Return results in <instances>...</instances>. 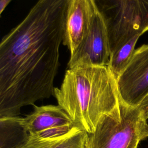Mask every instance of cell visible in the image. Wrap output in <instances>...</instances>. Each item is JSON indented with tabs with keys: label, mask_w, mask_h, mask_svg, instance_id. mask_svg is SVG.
Masks as SVG:
<instances>
[{
	"label": "cell",
	"mask_w": 148,
	"mask_h": 148,
	"mask_svg": "<svg viewBox=\"0 0 148 148\" xmlns=\"http://www.w3.org/2000/svg\"><path fill=\"white\" fill-rule=\"evenodd\" d=\"M11 0H1L0 1V14H1Z\"/></svg>",
	"instance_id": "12"
},
{
	"label": "cell",
	"mask_w": 148,
	"mask_h": 148,
	"mask_svg": "<svg viewBox=\"0 0 148 148\" xmlns=\"http://www.w3.org/2000/svg\"><path fill=\"white\" fill-rule=\"evenodd\" d=\"M98 6L94 0H68L62 44L73 55L86 38Z\"/></svg>",
	"instance_id": "7"
},
{
	"label": "cell",
	"mask_w": 148,
	"mask_h": 148,
	"mask_svg": "<svg viewBox=\"0 0 148 148\" xmlns=\"http://www.w3.org/2000/svg\"><path fill=\"white\" fill-rule=\"evenodd\" d=\"M54 96L73 123L87 134L99 120L119 107L117 79L108 66L78 65L65 72Z\"/></svg>",
	"instance_id": "2"
},
{
	"label": "cell",
	"mask_w": 148,
	"mask_h": 148,
	"mask_svg": "<svg viewBox=\"0 0 148 148\" xmlns=\"http://www.w3.org/2000/svg\"><path fill=\"white\" fill-rule=\"evenodd\" d=\"M139 37V36L134 37L110 56L108 66L111 69L116 79L121 75L131 60L135 50V45Z\"/></svg>",
	"instance_id": "10"
},
{
	"label": "cell",
	"mask_w": 148,
	"mask_h": 148,
	"mask_svg": "<svg viewBox=\"0 0 148 148\" xmlns=\"http://www.w3.org/2000/svg\"><path fill=\"white\" fill-rule=\"evenodd\" d=\"M68 0H39L0 43V117L54 95Z\"/></svg>",
	"instance_id": "1"
},
{
	"label": "cell",
	"mask_w": 148,
	"mask_h": 148,
	"mask_svg": "<svg viewBox=\"0 0 148 148\" xmlns=\"http://www.w3.org/2000/svg\"><path fill=\"white\" fill-rule=\"evenodd\" d=\"M23 125L28 134L53 127L74 124L67 113L58 105H34V111L22 118Z\"/></svg>",
	"instance_id": "8"
},
{
	"label": "cell",
	"mask_w": 148,
	"mask_h": 148,
	"mask_svg": "<svg viewBox=\"0 0 148 148\" xmlns=\"http://www.w3.org/2000/svg\"><path fill=\"white\" fill-rule=\"evenodd\" d=\"M110 50L106 24L98 7L90 29L76 52L71 56L69 68L78 65L108 66Z\"/></svg>",
	"instance_id": "6"
},
{
	"label": "cell",
	"mask_w": 148,
	"mask_h": 148,
	"mask_svg": "<svg viewBox=\"0 0 148 148\" xmlns=\"http://www.w3.org/2000/svg\"><path fill=\"white\" fill-rule=\"evenodd\" d=\"M105 19L110 56L136 36L148 30V1H99ZM101 8V9H102Z\"/></svg>",
	"instance_id": "4"
},
{
	"label": "cell",
	"mask_w": 148,
	"mask_h": 148,
	"mask_svg": "<svg viewBox=\"0 0 148 148\" xmlns=\"http://www.w3.org/2000/svg\"><path fill=\"white\" fill-rule=\"evenodd\" d=\"M88 134L76 127L69 134L57 138L38 139L28 136L14 148H87Z\"/></svg>",
	"instance_id": "9"
},
{
	"label": "cell",
	"mask_w": 148,
	"mask_h": 148,
	"mask_svg": "<svg viewBox=\"0 0 148 148\" xmlns=\"http://www.w3.org/2000/svg\"><path fill=\"white\" fill-rule=\"evenodd\" d=\"M148 138V123L143 110L121 100L119 106L104 116L94 132L88 134L87 148H138Z\"/></svg>",
	"instance_id": "3"
},
{
	"label": "cell",
	"mask_w": 148,
	"mask_h": 148,
	"mask_svg": "<svg viewBox=\"0 0 148 148\" xmlns=\"http://www.w3.org/2000/svg\"><path fill=\"white\" fill-rule=\"evenodd\" d=\"M138 107L143 110L146 118L148 119V95L143 99Z\"/></svg>",
	"instance_id": "11"
},
{
	"label": "cell",
	"mask_w": 148,
	"mask_h": 148,
	"mask_svg": "<svg viewBox=\"0 0 148 148\" xmlns=\"http://www.w3.org/2000/svg\"><path fill=\"white\" fill-rule=\"evenodd\" d=\"M117 83L120 100L129 106H138L148 95V44L135 50Z\"/></svg>",
	"instance_id": "5"
}]
</instances>
